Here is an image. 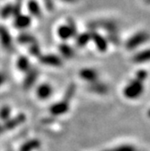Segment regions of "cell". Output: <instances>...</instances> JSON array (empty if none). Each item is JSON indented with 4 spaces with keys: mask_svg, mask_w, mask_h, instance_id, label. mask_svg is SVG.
Instances as JSON below:
<instances>
[{
    "mask_svg": "<svg viewBox=\"0 0 150 151\" xmlns=\"http://www.w3.org/2000/svg\"><path fill=\"white\" fill-rule=\"evenodd\" d=\"M144 92V82L138 79H133L126 85L123 90L125 98L128 100H136L139 98Z\"/></svg>",
    "mask_w": 150,
    "mask_h": 151,
    "instance_id": "obj_1",
    "label": "cell"
},
{
    "mask_svg": "<svg viewBox=\"0 0 150 151\" xmlns=\"http://www.w3.org/2000/svg\"><path fill=\"white\" fill-rule=\"evenodd\" d=\"M90 31H96L100 28L107 32V34H118L119 28L118 24L113 20H97L89 24Z\"/></svg>",
    "mask_w": 150,
    "mask_h": 151,
    "instance_id": "obj_2",
    "label": "cell"
},
{
    "mask_svg": "<svg viewBox=\"0 0 150 151\" xmlns=\"http://www.w3.org/2000/svg\"><path fill=\"white\" fill-rule=\"evenodd\" d=\"M57 34L62 41H67L72 37H75L78 34L75 22L72 18H68L67 24L59 26V28L57 29Z\"/></svg>",
    "mask_w": 150,
    "mask_h": 151,
    "instance_id": "obj_3",
    "label": "cell"
},
{
    "mask_svg": "<svg viewBox=\"0 0 150 151\" xmlns=\"http://www.w3.org/2000/svg\"><path fill=\"white\" fill-rule=\"evenodd\" d=\"M148 33L146 31H140L134 34L130 38L127 40V42L125 44V47L127 50L132 51L135 50L136 48H138L141 45L146 43L148 41Z\"/></svg>",
    "mask_w": 150,
    "mask_h": 151,
    "instance_id": "obj_4",
    "label": "cell"
},
{
    "mask_svg": "<svg viewBox=\"0 0 150 151\" xmlns=\"http://www.w3.org/2000/svg\"><path fill=\"white\" fill-rule=\"evenodd\" d=\"M39 62L43 65L51 66V67H61L63 63L61 56L53 53H47V54H41L38 57Z\"/></svg>",
    "mask_w": 150,
    "mask_h": 151,
    "instance_id": "obj_5",
    "label": "cell"
},
{
    "mask_svg": "<svg viewBox=\"0 0 150 151\" xmlns=\"http://www.w3.org/2000/svg\"><path fill=\"white\" fill-rule=\"evenodd\" d=\"M70 109V103L62 100L60 101L54 102L49 108V112L52 117H59L66 114Z\"/></svg>",
    "mask_w": 150,
    "mask_h": 151,
    "instance_id": "obj_6",
    "label": "cell"
},
{
    "mask_svg": "<svg viewBox=\"0 0 150 151\" xmlns=\"http://www.w3.org/2000/svg\"><path fill=\"white\" fill-rule=\"evenodd\" d=\"M25 120H26L25 114H24V113L17 114V116L10 118L6 121L3 122V124H2L3 130L5 132V131H10V130L15 129L17 127H19L20 125H22L23 123H24Z\"/></svg>",
    "mask_w": 150,
    "mask_h": 151,
    "instance_id": "obj_7",
    "label": "cell"
},
{
    "mask_svg": "<svg viewBox=\"0 0 150 151\" xmlns=\"http://www.w3.org/2000/svg\"><path fill=\"white\" fill-rule=\"evenodd\" d=\"M0 43H1V45L6 51L7 52L14 51L12 36L9 31L7 30V28L4 25H0Z\"/></svg>",
    "mask_w": 150,
    "mask_h": 151,
    "instance_id": "obj_8",
    "label": "cell"
},
{
    "mask_svg": "<svg viewBox=\"0 0 150 151\" xmlns=\"http://www.w3.org/2000/svg\"><path fill=\"white\" fill-rule=\"evenodd\" d=\"M90 32L91 41L94 43L97 50L100 52H105L108 47V42L107 38L101 35L97 31H90Z\"/></svg>",
    "mask_w": 150,
    "mask_h": 151,
    "instance_id": "obj_9",
    "label": "cell"
},
{
    "mask_svg": "<svg viewBox=\"0 0 150 151\" xmlns=\"http://www.w3.org/2000/svg\"><path fill=\"white\" fill-rule=\"evenodd\" d=\"M39 77V70L37 68L31 67L29 71L25 73L24 79L23 81V87L24 90H29L31 89L37 81Z\"/></svg>",
    "mask_w": 150,
    "mask_h": 151,
    "instance_id": "obj_10",
    "label": "cell"
},
{
    "mask_svg": "<svg viewBox=\"0 0 150 151\" xmlns=\"http://www.w3.org/2000/svg\"><path fill=\"white\" fill-rule=\"evenodd\" d=\"M79 76L81 80L89 82V83L99 81V73L93 68H83L80 71Z\"/></svg>",
    "mask_w": 150,
    "mask_h": 151,
    "instance_id": "obj_11",
    "label": "cell"
},
{
    "mask_svg": "<svg viewBox=\"0 0 150 151\" xmlns=\"http://www.w3.org/2000/svg\"><path fill=\"white\" fill-rule=\"evenodd\" d=\"M108 86L102 81H96L91 83H89L88 91L91 93L97 94V95H106L108 92Z\"/></svg>",
    "mask_w": 150,
    "mask_h": 151,
    "instance_id": "obj_12",
    "label": "cell"
},
{
    "mask_svg": "<svg viewBox=\"0 0 150 151\" xmlns=\"http://www.w3.org/2000/svg\"><path fill=\"white\" fill-rule=\"evenodd\" d=\"M32 24V18L28 15H24V14H20L19 16L15 17L14 20V26L17 29L24 30L26 29L27 27H29Z\"/></svg>",
    "mask_w": 150,
    "mask_h": 151,
    "instance_id": "obj_13",
    "label": "cell"
},
{
    "mask_svg": "<svg viewBox=\"0 0 150 151\" xmlns=\"http://www.w3.org/2000/svg\"><path fill=\"white\" fill-rule=\"evenodd\" d=\"M52 87L49 83H42L36 89V96L41 101H45L52 94Z\"/></svg>",
    "mask_w": 150,
    "mask_h": 151,
    "instance_id": "obj_14",
    "label": "cell"
},
{
    "mask_svg": "<svg viewBox=\"0 0 150 151\" xmlns=\"http://www.w3.org/2000/svg\"><path fill=\"white\" fill-rule=\"evenodd\" d=\"M74 38H75L76 46H78L79 48L85 47L91 41L90 32L89 31V32H83L80 34H77V35Z\"/></svg>",
    "mask_w": 150,
    "mask_h": 151,
    "instance_id": "obj_15",
    "label": "cell"
},
{
    "mask_svg": "<svg viewBox=\"0 0 150 151\" xmlns=\"http://www.w3.org/2000/svg\"><path fill=\"white\" fill-rule=\"evenodd\" d=\"M27 8H28V11L31 16L36 18H41L43 17L42 8H41L39 3L36 0H29L28 3H27Z\"/></svg>",
    "mask_w": 150,
    "mask_h": 151,
    "instance_id": "obj_16",
    "label": "cell"
},
{
    "mask_svg": "<svg viewBox=\"0 0 150 151\" xmlns=\"http://www.w3.org/2000/svg\"><path fill=\"white\" fill-rule=\"evenodd\" d=\"M17 43L20 45H31L34 43H37L36 38L30 33H25L23 32L20 35H18L17 38Z\"/></svg>",
    "mask_w": 150,
    "mask_h": 151,
    "instance_id": "obj_17",
    "label": "cell"
},
{
    "mask_svg": "<svg viewBox=\"0 0 150 151\" xmlns=\"http://www.w3.org/2000/svg\"><path fill=\"white\" fill-rule=\"evenodd\" d=\"M59 52L61 53L62 57H63L64 59H72L74 57L75 55V51L74 49L66 43H62L59 47Z\"/></svg>",
    "mask_w": 150,
    "mask_h": 151,
    "instance_id": "obj_18",
    "label": "cell"
},
{
    "mask_svg": "<svg viewBox=\"0 0 150 151\" xmlns=\"http://www.w3.org/2000/svg\"><path fill=\"white\" fill-rule=\"evenodd\" d=\"M41 147V141L38 139H32L21 145L18 151H34Z\"/></svg>",
    "mask_w": 150,
    "mask_h": 151,
    "instance_id": "obj_19",
    "label": "cell"
},
{
    "mask_svg": "<svg viewBox=\"0 0 150 151\" xmlns=\"http://www.w3.org/2000/svg\"><path fill=\"white\" fill-rule=\"evenodd\" d=\"M17 68L18 69L19 72L21 73H26L27 71L30 70L31 64H30V60L27 56L21 55L17 58Z\"/></svg>",
    "mask_w": 150,
    "mask_h": 151,
    "instance_id": "obj_20",
    "label": "cell"
},
{
    "mask_svg": "<svg viewBox=\"0 0 150 151\" xmlns=\"http://www.w3.org/2000/svg\"><path fill=\"white\" fill-rule=\"evenodd\" d=\"M150 57L149 54V50L146 49V50H142L140 52H139L138 53H136L135 55L133 56V62L136 63H144L148 62Z\"/></svg>",
    "mask_w": 150,
    "mask_h": 151,
    "instance_id": "obj_21",
    "label": "cell"
},
{
    "mask_svg": "<svg viewBox=\"0 0 150 151\" xmlns=\"http://www.w3.org/2000/svg\"><path fill=\"white\" fill-rule=\"evenodd\" d=\"M75 92H76V85H75V83H70L69 86L67 87L65 92H64L62 100H64L65 101L70 103L72 101V100L73 99V97H74Z\"/></svg>",
    "mask_w": 150,
    "mask_h": 151,
    "instance_id": "obj_22",
    "label": "cell"
},
{
    "mask_svg": "<svg viewBox=\"0 0 150 151\" xmlns=\"http://www.w3.org/2000/svg\"><path fill=\"white\" fill-rule=\"evenodd\" d=\"M12 16H13V4L7 3L0 10V17L3 19H6Z\"/></svg>",
    "mask_w": 150,
    "mask_h": 151,
    "instance_id": "obj_23",
    "label": "cell"
},
{
    "mask_svg": "<svg viewBox=\"0 0 150 151\" xmlns=\"http://www.w3.org/2000/svg\"><path fill=\"white\" fill-rule=\"evenodd\" d=\"M102 151H138L133 145L129 144H123V145H118L111 148H107Z\"/></svg>",
    "mask_w": 150,
    "mask_h": 151,
    "instance_id": "obj_24",
    "label": "cell"
},
{
    "mask_svg": "<svg viewBox=\"0 0 150 151\" xmlns=\"http://www.w3.org/2000/svg\"><path fill=\"white\" fill-rule=\"evenodd\" d=\"M11 111H12V109L9 106L7 105L3 106L0 109V120L5 122L7 119H9L11 118Z\"/></svg>",
    "mask_w": 150,
    "mask_h": 151,
    "instance_id": "obj_25",
    "label": "cell"
},
{
    "mask_svg": "<svg viewBox=\"0 0 150 151\" xmlns=\"http://www.w3.org/2000/svg\"><path fill=\"white\" fill-rule=\"evenodd\" d=\"M28 51H29V53L32 56L36 57V58H38L41 54H42V51H41V47H40L38 43H34V44L29 45Z\"/></svg>",
    "mask_w": 150,
    "mask_h": 151,
    "instance_id": "obj_26",
    "label": "cell"
},
{
    "mask_svg": "<svg viewBox=\"0 0 150 151\" xmlns=\"http://www.w3.org/2000/svg\"><path fill=\"white\" fill-rule=\"evenodd\" d=\"M107 40L108 44H112L114 45H120V38L118 34H108L107 35Z\"/></svg>",
    "mask_w": 150,
    "mask_h": 151,
    "instance_id": "obj_27",
    "label": "cell"
},
{
    "mask_svg": "<svg viewBox=\"0 0 150 151\" xmlns=\"http://www.w3.org/2000/svg\"><path fill=\"white\" fill-rule=\"evenodd\" d=\"M22 14V2L17 1L15 4H13V17H17Z\"/></svg>",
    "mask_w": 150,
    "mask_h": 151,
    "instance_id": "obj_28",
    "label": "cell"
},
{
    "mask_svg": "<svg viewBox=\"0 0 150 151\" xmlns=\"http://www.w3.org/2000/svg\"><path fill=\"white\" fill-rule=\"evenodd\" d=\"M147 76H148V73L146 70H139L137 73V74H136V79H138L139 81L144 82L146 80Z\"/></svg>",
    "mask_w": 150,
    "mask_h": 151,
    "instance_id": "obj_29",
    "label": "cell"
},
{
    "mask_svg": "<svg viewBox=\"0 0 150 151\" xmlns=\"http://www.w3.org/2000/svg\"><path fill=\"white\" fill-rule=\"evenodd\" d=\"M44 6L48 11H52L54 9V1L53 0H44Z\"/></svg>",
    "mask_w": 150,
    "mask_h": 151,
    "instance_id": "obj_30",
    "label": "cell"
},
{
    "mask_svg": "<svg viewBox=\"0 0 150 151\" xmlns=\"http://www.w3.org/2000/svg\"><path fill=\"white\" fill-rule=\"evenodd\" d=\"M6 81V75L4 73L0 72V87L5 83Z\"/></svg>",
    "mask_w": 150,
    "mask_h": 151,
    "instance_id": "obj_31",
    "label": "cell"
},
{
    "mask_svg": "<svg viewBox=\"0 0 150 151\" xmlns=\"http://www.w3.org/2000/svg\"><path fill=\"white\" fill-rule=\"evenodd\" d=\"M62 2H64V3H69V4H72V3H75L77 2V0H60Z\"/></svg>",
    "mask_w": 150,
    "mask_h": 151,
    "instance_id": "obj_32",
    "label": "cell"
},
{
    "mask_svg": "<svg viewBox=\"0 0 150 151\" xmlns=\"http://www.w3.org/2000/svg\"><path fill=\"white\" fill-rule=\"evenodd\" d=\"M4 132V130H3V127H2V124L0 123V134L1 133H3Z\"/></svg>",
    "mask_w": 150,
    "mask_h": 151,
    "instance_id": "obj_33",
    "label": "cell"
},
{
    "mask_svg": "<svg viewBox=\"0 0 150 151\" xmlns=\"http://www.w3.org/2000/svg\"><path fill=\"white\" fill-rule=\"evenodd\" d=\"M17 1H22V0H17Z\"/></svg>",
    "mask_w": 150,
    "mask_h": 151,
    "instance_id": "obj_34",
    "label": "cell"
},
{
    "mask_svg": "<svg viewBox=\"0 0 150 151\" xmlns=\"http://www.w3.org/2000/svg\"><path fill=\"white\" fill-rule=\"evenodd\" d=\"M8 151H13V150H8Z\"/></svg>",
    "mask_w": 150,
    "mask_h": 151,
    "instance_id": "obj_35",
    "label": "cell"
}]
</instances>
